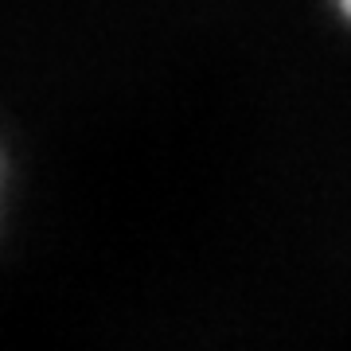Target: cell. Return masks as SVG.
<instances>
[{
  "instance_id": "obj_1",
  "label": "cell",
  "mask_w": 351,
  "mask_h": 351,
  "mask_svg": "<svg viewBox=\"0 0 351 351\" xmlns=\"http://www.w3.org/2000/svg\"><path fill=\"white\" fill-rule=\"evenodd\" d=\"M336 4H339V8H343V16H348V20H351V0H336Z\"/></svg>"
}]
</instances>
